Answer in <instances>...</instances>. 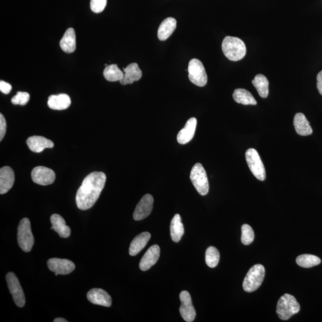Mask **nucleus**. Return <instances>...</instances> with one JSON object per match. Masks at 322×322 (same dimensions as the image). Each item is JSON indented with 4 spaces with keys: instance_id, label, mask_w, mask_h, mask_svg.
Wrapping results in <instances>:
<instances>
[{
    "instance_id": "nucleus-1",
    "label": "nucleus",
    "mask_w": 322,
    "mask_h": 322,
    "mask_svg": "<svg viewBox=\"0 0 322 322\" xmlns=\"http://www.w3.org/2000/svg\"><path fill=\"white\" fill-rule=\"evenodd\" d=\"M106 181V176L103 172L95 171L89 174L78 190L76 197L77 207L81 210L92 208L104 188Z\"/></svg>"
},
{
    "instance_id": "nucleus-2",
    "label": "nucleus",
    "mask_w": 322,
    "mask_h": 322,
    "mask_svg": "<svg viewBox=\"0 0 322 322\" xmlns=\"http://www.w3.org/2000/svg\"><path fill=\"white\" fill-rule=\"evenodd\" d=\"M222 51L232 61H239L245 57L246 48L244 42L237 37L227 36L222 43Z\"/></svg>"
},
{
    "instance_id": "nucleus-3",
    "label": "nucleus",
    "mask_w": 322,
    "mask_h": 322,
    "mask_svg": "<svg viewBox=\"0 0 322 322\" xmlns=\"http://www.w3.org/2000/svg\"><path fill=\"white\" fill-rule=\"evenodd\" d=\"M300 311V305L294 296L286 293L277 302L276 312L281 320H286Z\"/></svg>"
},
{
    "instance_id": "nucleus-4",
    "label": "nucleus",
    "mask_w": 322,
    "mask_h": 322,
    "mask_svg": "<svg viewBox=\"0 0 322 322\" xmlns=\"http://www.w3.org/2000/svg\"><path fill=\"white\" fill-rule=\"evenodd\" d=\"M265 268L261 264H255L250 268L243 282V288L247 292L255 291L263 282Z\"/></svg>"
},
{
    "instance_id": "nucleus-5",
    "label": "nucleus",
    "mask_w": 322,
    "mask_h": 322,
    "mask_svg": "<svg viewBox=\"0 0 322 322\" xmlns=\"http://www.w3.org/2000/svg\"><path fill=\"white\" fill-rule=\"evenodd\" d=\"M18 241L20 248L24 252L31 251L34 244V237L31 231L30 221L24 218L20 221L18 229Z\"/></svg>"
},
{
    "instance_id": "nucleus-6",
    "label": "nucleus",
    "mask_w": 322,
    "mask_h": 322,
    "mask_svg": "<svg viewBox=\"0 0 322 322\" xmlns=\"http://www.w3.org/2000/svg\"><path fill=\"white\" fill-rule=\"evenodd\" d=\"M190 179L200 195L205 196L208 193L209 187L208 177L201 164L197 163L194 165L190 172Z\"/></svg>"
},
{
    "instance_id": "nucleus-7",
    "label": "nucleus",
    "mask_w": 322,
    "mask_h": 322,
    "mask_svg": "<svg viewBox=\"0 0 322 322\" xmlns=\"http://www.w3.org/2000/svg\"><path fill=\"white\" fill-rule=\"evenodd\" d=\"M245 158L247 164L253 175L259 180H265L266 174L264 164L258 152L255 149H249L246 152Z\"/></svg>"
},
{
    "instance_id": "nucleus-8",
    "label": "nucleus",
    "mask_w": 322,
    "mask_h": 322,
    "mask_svg": "<svg viewBox=\"0 0 322 322\" xmlns=\"http://www.w3.org/2000/svg\"><path fill=\"white\" fill-rule=\"evenodd\" d=\"M189 78L195 85L204 87L207 83L208 77L204 65L198 59H193L188 65Z\"/></svg>"
},
{
    "instance_id": "nucleus-9",
    "label": "nucleus",
    "mask_w": 322,
    "mask_h": 322,
    "mask_svg": "<svg viewBox=\"0 0 322 322\" xmlns=\"http://www.w3.org/2000/svg\"><path fill=\"white\" fill-rule=\"evenodd\" d=\"M6 278L9 290L13 296L16 305L19 307H23L26 304V300L20 280L13 272H9L6 274Z\"/></svg>"
},
{
    "instance_id": "nucleus-10",
    "label": "nucleus",
    "mask_w": 322,
    "mask_h": 322,
    "mask_svg": "<svg viewBox=\"0 0 322 322\" xmlns=\"http://www.w3.org/2000/svg\"><path fill=\"white\" fill-rule=\"evenodd\" d=\"M31 177L34 183L42 186H48L54 183L56 174L51 169L39 166L33 169Z\"/></svg>"
},
{
    "instance_id": "nucleus-11",
    "label": "nucleus",
    "mask_w": 322,
    "mask_h": 322,
    "mask_svg": "<svg viewBox=\"0 0 322 322\" xmlns=\"http://www.w3.org/2000/svg\"><path fill=\"white\" fill-rule=\"evenodd\" d=\"M181 306L180 312L183 320L187 322H192L195 320L196 311L194 308L191 296L186 290H183L180 294Z\"/></svg>"
},
{
    "instance_id": "nucleus-12",
    "label": "nucleus",
    "mask_w": 322,
    "mask_h": 322,
    "mask_svg": "<svg viewBox=\"0 0 322 322\" xmlns=\"http://www.w3.org/2000/svg\"><path fill=\"white\" fill-rule=\"evenodd\" d=\"M154 201V198L150 194H146L144 196L134 210V219L136 221H140L148 217L152 212Z\"/></svg>"
},
{
    "instance_id": "nucleus-13",
    "label": "nucleus",
    "mask_w": 322,
    "mask_h": 322,
    "mask_svg": "<svg viewBox=\"0 0 322 322\" xmlns=\"http://www.w3.org/2000/svg\"><path fill=\"white\" fill-rule=\"evenodd\" d=\"M50 270L61 275L68 274L76 268V265L73 261L67 259L51 258L48 261Z\"/></svg>"
},
{
    "instance_id": "nucleus-14",
    "label": "nucleus",
    "mask_w": 322,
    "mask_h": 322,
    "mask_svg": "<svg viewBox=\"0 0 322 322\" xmlns=\"http://www.w3.org/2000/svg\"><path fill=\"white\" fill-rule=\"evenodd\" d=\"M87 299L94 304L109 307L112 305V298L108 292L100 288H94L87 293Z\"/></svg>"
},
{
    "instance_id": "nucleus-15",
    "label": "nucleus",
    "mask_w": 322,
    "mask_h": 322,
    "mask_svg": "<svg viewBox=\"0 0 322 322\" xmlns=\"http://www.w3.org/2000/svg\"><path fill=\"white\" fill-rule=\"evenodd\" d=\"M160 256V248L157 245L150 247L140 261L139 267L142 271L148 270L156 264Z\"/></svg>"
},
{
    "instance_id": "nucleus-16",
    "label": "nucleus",
    "mask_w": 322,
    "mask_h": 322,
    "mask_svg": "<svg viewBox=\"0 0 322 322\" xmlns=\"http://www.w3.org/2000/svg\"><path fill=\"white\" fill-rule=\"evenodd\" d=\"M15 173L10 167H3L0 170V193L5 194L14 186Z\"/></svg>"
},
{
    "instance_id": "nucleus-17",
    "label": "nucleus",
    "mask_w": 322,
    "mask_h": 322,
    "mask_svg": "<svg viewBox=\"0 0 322 322\" xmlns=\"http://www.w3.org/2000/svg\"><path fill=\"white\" fill-rule=\"evenodd\" d=\"M27 144L31 151L36 153H40L47 148L54 147V143L52 140L38 136L30 137L27 140Z\"/></svg>"
},
{
    "instance_id": "nucleus-18",
    "label": "nucleus",
    "mask_w": 322,
    "mask_h": 322,
    "mask_svg": "<svg viewBox=\"0 0 322 322\" xmlns=\"http://www.w3.org/2000/svg\"><path fill=\"white\" fill-rule=\"evenodd\" d=\"M196 125V119L195 118H190L187 121L185 126L178 133L177 142L181 145H185V144L191 141L194 135H195Z\"/></svg>"
},
{
    "instance_id": "nucleus-19",
    "label": "nucleus",
    "mask_w": 322,
    "mask_h": 322,
    "mask_svg": "<svg viewBox=\"0 0 322 322\" xmlns=\"http://www.w3.org/2000/svg\"><path fill=\"white\" fill-rule=\"evenodd\" d=\"M124 77L120 81L122 85L133 84L134 81H139L142 77V72L136 63L127 66V68H124Z\"/></svg>"
},
{
    "instance_id": "nucleus-20",
    "label": "nucleus",
    "mask_w": 322,
    "mask_h": 322,
    "mask_svg": "<svg viewBox=\"0 0 322 322\" xmlns=\"http://www.w3.org/2000/svg\"><path fill=\"white\" fill-rule=\"evenodd\" d=\"M71 103L70 97L66 94L52 95L49 97L48 104L53 110L62 111L70 107Z\"/></svg>"
},
{
    "instance_id": "nucleus-21",
    "label": "nucleus",
    "mask_w": 322,
    "mask_h": 322,
    "mask_svg": "<svg viewBox=\"0 0 322 322\" xmlns=\"http://www.w3.org/2000/svg\"><path fill=\"white\" fill-rule=\"evenodd\" d=\"M52 224L51 229L54 230L62 238H68L71 235L70 227L66 225V222L61 215L53 214L51 217Z\"/></svg>"
},
{
    "instance_id": "nucleus-22",
    "label": "nucleus",
    "mask_w": 322,
    "mask_h": 322,
    "mask_svg": "<svg viewBox=\"0 0 322 322\" xmlns=\"http://www.w3.org/2000/svg\"><path fill=\"white\" fill-rule=\"evenodd\" d=\"M293 126L297 134L302 136L311 135L312 130L308 121L305 115L302 113H297L293 119Z\"/></svg>"
},
{
    "instance_id": "nucleus-23",
    "label": "nucleus",
    "mask_w": 322,
    "mask_h": 322,
    "mask_svg": "<svg viewBox=\"0 0 322 322\" xmlns=\"http://www.w3.org/2000/svg\"><path fill=\"white\" fill-rule=\"evenodd\" d=\"M62 51L67 53H72L76 49V36L73 28H69L66 31L63 38L60 42Z\"/></svg>"
},
{
    "instance_id": "nucleus-24",
    "label": "nucleus",
    "mask_w": 322,
    "mask_h": 322,
    "mask_svg": "<svg viewBox=\"0 0 322 322\" xmlns=\"http://www.w3.org/2000/svg\"><path fill=\"white\" fill-rule=\"evenodd\" d=\"M151 237V234L149 232H143L134 237V239L130 244L129 249L130 255L131 256H135L138 254L146 246L147 243H148Z\"/></svg>"
},
{
    "instance_id": "nucleus-25",
    "label": "nucleus",
    "mask_w": 322,
    "mask_h": 322,
    "mask_svg": "<svg viewBox=\"0 0 322 322\" xmlns=\"http://www.w3.org/2000/svg\"><path fill=\"white\" fill-rule=\"evenodd\" d=\"M177 21L173 18H168L162 22L158 31L159 40L165 41L170 37L176 30Z\"/></svg>"
},
{
    "instance_id": "nucleus-26",
    "label": "nucleus",
    "mask_w": 322,
    "mask_h": 322,
    "mask_svg": "<svg viewBox=\"0 0 322 322\" xmlns=\"http://www.w3.org/2000/svg\"><path fill=\"white\" fill-rule=\"evenodd\" d=\"M184 232L183 224L181 223L179 214L174 215L170 224V234L172 240L174 242H179Z\"/></svg>"
},
{
    "instance_id": "nucleus-27",
    "label": "nucleus",
    "mask_w": 322,
    "mask_h": 322,
    "mask_svg": "<svg viewBox=\"0 0 322 322\" xmlns=\"http://www.w3.org/2000/svg\"><path fill=\"white\" fill-rule=\"evenodd\" d=\"M234 101L244 105H256L257 101L251 95V93L243 89H237L234 90L233 94Z\"/></svg>"
},
{
    "instance_id": "nucleus-28",
    "label": "nucleus",
    "mask_w": 322,
    "mask_h": 322,
    "mask_svg": "<svg viewBox=\"0 0 322 322\" xmlns=\"http://www.w3.org/2000/svg\"><path fill=\"white\" fill-rule=\"evenodd\" d=\"M253 86L255 87L256 90L259 94V96L262 98H267L268 95V85L269 83L263 75H257L254 79L252 81Z\"/></svg>"
},
{
    "instance_id": "nucleus-29",
    "label": "nucleus",
    "mask_w": 322,
    "mask_h": 322,
    "mask_svg": "<svg viewBox=\"0 0 322 322\" xmlns=\"http://www.w3.org/2000/svg\"><path fill=\"white\" fill-rule=\"evenodd\" d=\"M124 74L122 72L117 65L113 64L106 67L103 71V76L105 79L110 82L120 81L123 79Z\"/></svg>"
},
{
    "instance_id": "nucleus-30",
    "label": "nucleus",
    "mask_w": 322,
    "mask_h": 322,
    "mask_svg": "<svg viewBox=\"0 0 322 322\" xmlns=\"http://www.w3.org/2000/svg\"><path fill=\"white\" fill-rule=\"evenodd\" d=\"M297 264L300 267L310 268L320 264V259L316 256L311 254H303L296 259Z\"/></svg>"
},
{
    "instance_id": "nucleus-31",
    "label": "nucleus",
    "mask_w": 322,
    "mask_h": 322,
    "mask_svg": "<svg viewBox=\"0 0 322 322\" xmlns=\"http://www.w3.org/2000/svg\"><path fill=\"white\" fill-rule=\"evenodd\" d=\"M220 260V253L214 246H209L205 253V261L208 266L214 268L217 266Z\"/></svg>"
},
{
    "instance_id": "nucleus-32",
    "label": "nucleus",
    "mask_w": 322,
    "mask_h": 322,
    "mask_svg": "<svg viewBox=\"0 0 322 322\" xmlns=\"http://www.w3.org/2000/svg\"><path fill=\"white\" fill-rule=\"evenodd\" d=\"M241 242L243 245H248L254 241V232L248 224H243L241 228Z\"/></svg>"
},
{
    "instance_id": "nucleus-33",
    "label": "nucleus",
    "mask_w": 322,
    "mask_h": 322,
    "mask_svg": "<svg viewBox=\"0 0 322 322\" xmlns=\"http://www.w3.org/2000/svg\"><path fill=\"white\" fill-rule=\"evenodd\" d=\"M30 99L29 93L27 92H19L12 99V103L14 105H20L24 106L27 104Z\"/></svg>"
},
{
    "instance_id": "nucleus-34",
    "label": "nucleus",
    "mask_w": 322,
    "mask_h": 322,
    "mask_svg": "<svg viewBox=\"0 0 322 322\" xmlns=\"http://www.w3.org/2000/svg\"><path fill=\"white\" fill-rule=\"evenodd\" d=\"M107 5V0H91L90 9L94 13H101Z\"/></svg>"
},
{
    "instance_id": "nucleus-35",
    "label": "nucleus",
    "mask_w": 322,
    "mask_h": 322,
    "mask_svg": "<svg viewBox=\"0 0 322 322\" xmlns=\"http://www.w3.org/2000/svg\"><path fill=\"white\" fill-rule=\"evenodd\" d=\"M6 130H7V124L5 118L2 114H0V141H2L4 138Z\"/></svg>"
},
{
    "instance_id": "nucleus-36",
    "label": "nucleus",
    "mask_w": 322,
    "mask_h": 322,
    "mask_svg": "<svg viewBox=\"0 0 322 322\" xmlns=\"http://www.w3.org/2000/svg\"><path fill=\"white\" fill-rule=\"evenodd\" d=\"M12 89V87L10 84L2 80L0 81V90L3 93L8 95V94L11 93Z\"/></svg>"
},
{
    "instance_id": "nucleus-37",
    "label": "nucleus",
    "mask_w": 322,
    "mask_h": 322,
    "mask_svg": "<svg viewBox=\"0 0 322 322\" xmlns=\"http://www.w3.org/2000/svg\"><path fill=\"white\" fill-rule=\"evenodd\" d=\"M317 88L322 96V71L318 73L317 76Z\"/></svg>"
},
{
    "instance_id": "nucleus-38",
    "label": "nucleus",
    "mask_w": 322,
    "mask_h": 322,
    "mask_svg": "<svg viewBox=\"0 0 322 322\" xmlns=\"http://www.w3.org/2000/svg\"><path fill=\"white\" fill-rule=\"evenodd\" d=\"M54 322H68V320L65 319L64 318L58 317L55 318Z\"/></svg>"
}]
</instances>
